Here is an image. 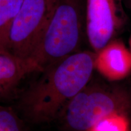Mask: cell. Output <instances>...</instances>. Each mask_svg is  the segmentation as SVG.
I'll return each instance as SVG.
<instances>
[{
  "label": "cell",
  "mask_w": 131,
  "mask_h": 131,
  "mask_svg": "<svg viewBox=\"0 0 131 131\" xmlns=\"http://www.w3.org/2000/svg\"><path fill=\"white\" fill-rule=\"evenodd\" d=\"M96 53L75 52L50 66L26 90L19 106L35 123L51 122L73 97L86 88L95 68Z\"/></svg>",
  "instance_id": "cell-1"
},
{
  "label": "cell",
  "mask_w": 131,
  "mask_h": 131,
  "mask_svg": "<svg viewBox=\"0 0 131 131\" xmlns=\"http://www.w3.org/2000/svg\"><path fill=\"white\" fill-rule=\"evenodd\" d=\"M84 18L82 0H55L40 41L26 63L28 73L44 71L75 53L81 42Z\"/></svg>",
  "instance_id": "cell-2"
},
{
  "label": "cell",
  "mask_w": 131,
  "mask_h": 131,
  "mask_svg": "<svg viewBox=\"0 0 131 131\" xmlns=\"http://www.w3.org/2000/svg\"><path fill=\"white\" fill-rule=\"evenodd\" d=\"M54 1L24 0L11 25L6 50L23 62L24 65L40 41Z\"/></svg>",
  "instance_id": "cell-3"
},
{
  "label": "cell",
  "mask_w": 131,
  "mask_h": 131,
  "mask_svg": "<svg viewBox=\"0 0 131 131\" xmlns=\"http://www.w3.org/2000/svg\"><path fill=\"white\" fill-rule=\"evenodd\" d=\"M119 98L101 89H84L73 97L64 107V121L75 131L90 130L101 119L120 112Z\"/></svg>",
  "instance_id": "cell-4"
},
{
  "label": "cell",
  "mask_w": 131,
  "mask_h": 131,
  "mask_svg": "<svg viewBox=\"0 0 131 131\" xmlns=\"http://www.w3.org/2000/svg\"><path fill=\"white\" fill-rule=\"evenodd\" d=\"M124 0H86L85 21L90 45L97 53L112 41L126 20Z\"/></svg>",
  "instance_id": "cell-5"
},
{
  "label": "cell",
  "mask_w": 131,
  "mask_h": 131,
  "mask_svg": "<svg viewBox=\"0 0 131 131\" xmlns=\"http://www.w3.org/2000/svg\"><path fill=\"white\" fill-rule=\"evenodd\" d=\"M95 68L103 76L118 81L131 72V53L120 41H111L96 54Z\"/></svg>",
  "instance_id": "cell-6"
},
{
  "label": "cell",
  "mask_w": 131,
  "mask_h": 131,
  "mask_svg": "<svg viewBox=\"0 0 131 131\" xmlns=\"http://www.w3.org/2000/svg\"><path fill=\"white\" fill-rule=\"evenodd\" d=\"M27 73L23 62L7 50H0V103L7 99Z\"/></svg>",
  "instance_id": "cell-7"
},
{
  "label": "cell",
  "mask_w": 131,
  "mask_h": 131,
  "mask_svg": "<svg viewBox=\"0 0 131 131\" xmlns=\"http://www.w3.org/2000/svg\"><path fill=\"white\" fill-rule=\"evenodd\" d=\"M23 1L24 0H0V50L7 49L10 28Z\"/></svg>",
  "instance_id": "cell-8"
},
{
  "label": "cell",
  "mask_w": 131,
  "mask_h": 131,
  "mask_svg": "<svg viewBox=\"0 0 131 131\" xmlns=\"http://www.w3.org/2000/svg\"><path fill=\"white\" fill-rule=\"evenodd\" d=\"M89 131H129L127 119L121 114H112L99 121Z\"/></svg>",
  "instance_id": "cell-9"
},
{
  "label": "cell",
  "mask_w": 131,
  "mask_h": 131,
  "mask_svg": "<svg viewBox=\"0 0 131 131\" xmlns=\"http://www.w3.org/2000/svg\"><path fill=\"white\" fill-rule=\"evenodd\" d=\"M0 131H23L17 116L11 108L0 104Z\"/></svg>",
  "instance_id": "cell-10"
},
{
  "label": "cell",
  "mask_w": 131,
  "mask_h": 131,
  "mask_svg": "<svg viewBox=\"0 0 131 131\" xmlns=\"http://www.w3.org/2000/svg\"><path fill=\"white\" fill-rule=\"evenodd\" d=\"M126 3H127V4H128L129 7L131 9V0H126Z\"/></svg>",
  "instance_id": "cell-11"
},
{
  "label": "cell",
  "mask_w": 131,
  "mask_h": 131,
  "mask_svg": "<svg viewBox=\"0 0 131 131\" xmlns=\"http://www.w3.org/2000/svg\"><path fill=\"white\" fill-rule=\"evenodd\" d=\"M129 50L131 53V37L130 38V40H129Z\"/></svg>",
  "instance_id": "cell-12"
}]
</instances>
